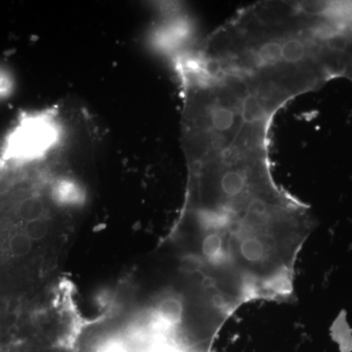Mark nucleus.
<instances>
[{
	"label": "nucleus",
	"instance_id": "f257e3e1",
	"mask_svg": "<svg viewBox=\"0 0 352 352\" xmlns=\"http://www.w3.org/2000/svg\"><path fill=\"white\" fill-rule=\"evenodd\" d=\"M184 152L186 197L164 244L198 268L233 314L254 300H289L314 217L275 182L270 141L236 135Z\"/></svg>",
	"mask_w": 352,
	"mask_h": 352
},
{
	"label": "nucleus",
	"instance_id": "f03ea898",
	"mask_svg": "<svg viewBox=\"0 0 352 352\" xmlns=\"http://www.w3.org/2000/svg\"><path fill=\"white\" fill-rule=\"evenodd\" d=\"M338 31L330 2L263 1L234 15L201 50L296 98L339 78Z\"/></svg>",
	"mask_w": 352,
	"mask_h": 352
},
{
	"label": "nucleus",
	"instance_id": "7ed1b4c3",
	"mask_svg": "<svg viewBox=\"0 0 352 352\" xmlns=\"http://www.w3.org/2000/svg\"><path fill=\"white\" fill-rule=\"evenodd\" d=\"M15 90V78L7 67L0 65V101L12 96Z\"/></svg>",
	"mask_w": 352,
	"mask_h": 352
}]
</instances>
